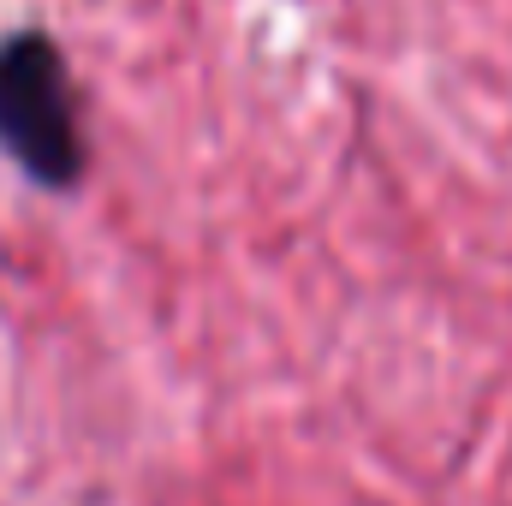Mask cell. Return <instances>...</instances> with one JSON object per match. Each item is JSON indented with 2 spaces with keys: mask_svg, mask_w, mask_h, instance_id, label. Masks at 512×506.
<instances>
[{
  "mask_svg": "<svg viewBox=\"0 0 512 506\" xmlns=\"http://www.w3.org/2000/svg\"><path fill=\"white\" fill-rule=\"evenodd\" d=\"M0 155H12L36 185H78L84 137L66 60L48 36H6L0 42Z\"/></svg>",
  "mask_w": 512,
  "mask_h": 506,
  "instance_id": "6da1fadb",
  "label": "cell"
}]
</instances>
